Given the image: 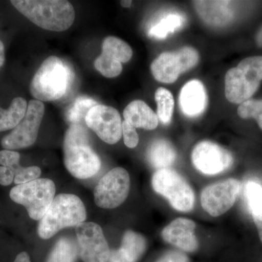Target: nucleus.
I'll return each instance as SVG.
<instances>
[{
	"label": "nucleus",
	"mask_w": 262,
	"mask_h": 262,
	"mask_svg": "<svg viewBox=\"0 0 262 262\" xmlns=\"http://www.w3.org/2000/svg\"><path fill=\"white\" fill-rule=\"evenodd\" d=\"M63 154L66 168L76 178H91L101 168V160L91 146L89 131L81 124H72L66 132Z\"/></svg>",
	"instance_id": "obj_1"
},
{
	"label": "nucleus",
	"mask_w": 262,
	"mask_h": 262,
	"mask_svg": "<svg viewBox=\"0 0 262 262\" xmlns=\"http://www.w3.org/2000/svg\"><path fill=\"white\" fill-rule=\"evenodd\" d=\"M11 4L40 28L63 32L74 23L75 9L65 0H13Z\"/></svg>",
	"instance_id": "obj_2"
},
{
	"label": "nucleus",
	"mask_w": 262,
	"mask_h": 262,
	"mask_svg": "<svg viewBox=\"0 0 262 262\" xmlns=\"http://www.w3.org/2000/svg\"><path fill=\"white\" fill-rule=\"evenodd\" d=\"M74 80L72 69L56 56L48 57L36 72L29 90L37 101H54L70 91Z\"/></svg>",
	"instance_id": "obj_3"
},
{
	"label": "nucleus",
	"mask_w": 262,
	"mask_h": 262,
	"mask_svg": "<svg viewBox=\"0 0 262 262\" xmlns=\"http://www.w3.org/2000/svg\"><path fill=\"white\" fill-rule=\"evenodd\" d=\"M86 219L83 203L74 194L56 196L41 219L38 234L42 239H49L66 227H77Z\"/></svg>",
	"instance_id": "obj_4"
},
{
	"label": "nucleus",
	"mask_w": 262,
	"mask_h": 262,
	"mask_svg": "<svg viewBox=\"0 0 262 262\" xmlns=\"http://www.w3.org/2000/svg\"><path fill=\"white\" fill-rule=\"evenodd\" d=\"M262 80V56L242 60L225 75V96L229 102L241 104L251 99Z\"/></svg>",
	"instance_id": "obj_5"
},
{
	"label": "nucleus",
	"mask_w": 262,
	"mask_h": 262,
	"mask_svg": "<svg viewBox=\"0 0 262 262\" xmlns=\"http://www.w3.org/2000/svg\"><path fill=\"white\" fill-rule=\"evenodd\" d=\"M56 186L48 179L19 184L10 190L12 201L25 207L30 218L41 220L54 199Z\"/></svg>",
	"instance_id": "obj_6"
},
{
	"label": "nucleus",
	"mask_w": 262,
	"mask_h": 262,
	"mask_svg": "<svg viewBox=\"0 0 262 262\" xmlns=\"http://www.w3.org/2000/svg\"><path fill=\"white\" fill-rule=\"evenodd\" d=\"M151 185L155 192L168 200L174 209L181 212L193 209V189L177 172L168 168L157 170L151 179Z\"/></svg>",
	"instance_id": "obj_7"
},
{
	"label": "nucleus",
	"mask_w": 262,
	"mask_h": 262,
	"mask_svg": "<svg viewBox=\"0 0 262 262\" xmlns=\"http://www.w3.org/2000/svg\"><path fill=\"white\" fill-rule=\"evenodd\" d=\"M44 113V103L37 100H31L23 120L2 139V146L5 149L15 150L33 145L37 140Z\"/></svg>",
	"instance_id": "obj_8"
},
{
	"label": "nucleus",
	"mask_w": 262,
	"mask_h": 262,
	"mask_svg": "<svg viewBox=\"0 0 262 262\" xmlns=\"http://www.w3.org/2000/svg\"><path fill=\"white\" fill-rule=\"evenodd\" d=\"M130 189V177L125 169L115 168L99 181L94 189L95 203L98 207L113 209L126 200Z\"/></svg>",
	"instance_id": "obj_9"
},
{
	"label": "nucleus",
	"mask_w": 262,
	"mask_h": 262,
	"mask_svg": "<svg viewBox=\"0 0 262 262\" xmlns=\"http://www.w3.org/2000/svg\"><path fill=\"white\" fill-rule=\"evenodd\" d=\"M241 186V182L234 179L208 186L201 193L202 207L212 216L223 215L233 206Z\"/></svg>",
	"instance_id": "obj_10"
},
{
	"label": "nucleus",
	"mask_w": 262,
	"mask_h": 262,
	"mask_svg": "<svg viewBox=\"0 0 262 262\" xmlns=\"http://www.w3.org/2000/svg\"><path fill=\"white\" fill-rule=\"evenodd\" d=\"M86 125L104 142L116 144L122 136V120L116 108L97 104L91 108L84 120Z\"/></svg>",
	"instance_id": "obj_11"
},
{
	"label": "nucleus",
	"mask_w": 262,
	"mask_h": 262,
	"mask_svg": "<svg viewBox=\"0 0 262 262\" xmlns=\"http://www.w3.org/2000/svg\"><path fill=\"white\" fill-rule=\"evenodd\" d=\"M80 254L84 262H108L110 250L97 224L83 222L76 227Z\"/></svg>",
	"instance_id": "obj_12"
},
{
	"label": "nucleus",
	"mask_w": 262,
	"mask_h": 262,
	"mask_svg": "<svg viewBox=\"0 0 262 262\" xmlns=\"http://www.w3.org/2000/svg\"><path fill=\"white\" fill-rule=\"evenodd\" d=\"M192 160L199 171L208 175L222 173L233 163V158L228 150L208 141H201L194 146Z\"/></svg>",
	"instance_id": "obj_13"
},
{
	"label": "nucleus",
	"mask_w": 262,
	"mask_h": 262,
	"mask_svg": "<svg viewBox=\"0 0 262 262\" xmlns=\"http://www.w3.org/2000/svg\"><path fill=\"white\" fill-rule=\"evenodd\" d=\"M196 225L193 221L185 218L173 220L162 232L165 242L178 248L184 253H194L198 251L199 244L194 230Z\"/></svg>",
	"instance_id": "obj_14"
},
{
	"label": "nucleus",
	"mask_w": 262,
	"mask_h": 262,
	"mask_svg": "<svg viewBox=\"0 0 262 262\" xmlns=\"http://www.w3.org/2000/svg\"><path fill=\"white\" fill-rule=\"evenodd\" d=\"M206 92L201 81L192 80L184 84L179 94V106L188 117L199 116L206 106Z\"/></svg>",
	"instance_id": "obj_15"
},
{
	"label": "nucleus",
	"mask_w": 262,
	"mask_h": 262,
	"mask_svg": "<svg viewBox=\"0 0 262 262\" xmlns=\"http://www.w3.org/2000/svg\"><path fill=\"white\" fill-rule=\"evenodd\" d=\"M150 70L155 80L163 83H173L184 73L177 51L161 53L151 63Z\"/></svg>",
	"instance_id": "obj_16"
},
{
	"label": "nucleus",
	"mask_w": 262,
	"mask_h": 262,
	"mask_svg": "<svg viewBox=\"0 0 262 262\" xmlns=\"http://www.w3.org/2000/svg\"><path fill=\"white\" fill-rule=\"evenodd\" d=\"M146 249V239L142 235L127 231L122 238L121 246L110 251L108 262H138Z\"/></svg>",
	"instance_id": "obj_17"
},
{
	"label": "nucleus",
	"mask_w": 262,
	"mask_h": 262,
	"mask_svg": "<svg viewBox=\"0 0 262 262\" xmlns=\"http://www.w3.org/2000/svg\"><path fill=\"white\" fill-rule=\"evenodd\" d=\"M227 1H194L193 5L203 21L212 26L225 25L233 18Z\"/></svg>",
	"instance_id": "obj_18"
},
{
	"label": "nucleus",
	"mask_w": 262,
	"mask_h": 262,
	"mask_svg": "<svg viewBox=\"0 0 262 262\" xmlns=\"http://www.w3.org/2000/svg\"><path fill=\"white\" fill-rule=\"evenodd\" d=\"M125 121L135 128L151 130L158 125L156 113L144 101L136 100L129 103L123 112Z\"/></svg>",
	"instance_id": "obj_19"
},
{
	"label": "nucleus",
	"mask_w": 262,
	"mask_h": 262,
	"mask_svg": "<svg viewBox=\"0 0 262 262\" xmlns=\"http://www.w3.org/2000/svg\"><path fill=\"white\" fill-rule=\"evenodd\" d=\"M20 154L13 150L0 151V165L9 168L14 175V183L17 185L36 180L40 177L39 167H22L20 165Z\"/></svg>",
	"instance_id": "obj_20"
},
{
	"label": "nucleus",
	"mask_w": 262,
	"mask_h": 262,
	"mask_svg": "<svg viewBox=\"0 0 262 262\" xmlns=\"http://www.w3.org/2000/svg\"><path fill=\"white\" fill-rule=\"evenodd\" d=\"M146 157L153 168L161 170L174 163L177 158V151L170 141L165 139H157L150 144Z\"/></svg>",
	"instance_id": "obj_21"
},
{
	"label": "nucleus",
	"mask_w": 262,
	"mask_h": 262,
	"mask_svg": "<svg viewBox=\"0 0 262 262\" xmlns=\"http://www.w3.org/2000/svg\"><path fill=\"white\" fill-rule=\"evenodd\" d=\"M27 106L24 98L17 97L13 100L8 110L0 107V132L15 128L25 116Z\"/></svg>",
	"instance_id": "obj_22"
},
{
	"label": "nucleus",
	"mask_w": 262,
	"mask_h": 262,
	"mask_svg": "<svg viewBox=\"0 0 262 262\" xmlns=\"http://www.w3.org/2000/svg\"><path fill=\"white\" fill-rule=\"evenodd\" d=\"M79 255L78 243L69 237H63L57 242L46 262H75Z\"/></svg>",
	"instance_id": "obj_23"
},
{
	"label": "nucleus",
	"mask_w": 262,
	"mask_h": 262,
	"mask_svg": "<svg viewBox=\"0 0 262 262\" xmlns=\"http://www.w3.org/2000/svg\"><path fill=\"white\" fill-rule=\"evenodd\" d=\"M102 53L121 63L130 61L133 56L130 46L125 41L115 37H107L103 39Z\"/></svg>",
	"instance_id": "obj_24"
},
{
	"label": "nucleus",
	"mask_w": 262,
	"mask_h": 262,
	"mask_svg": "<svg viewBox=\"0 0 262 262\" xmlns=\"http://www.w3.org/2000/svg\"><path fill=\"white\" fill-rule=\"evenodd\" d=\"M157 103V115L160 121L168 125L171 121L173 114L174 99L173 95L168 90L159 88L155 95Z\"/></svg>",
	"instance_id": "obj_25"
},
{
	"label": "nucleus",
	"mask_w": 262,
	"mask_h": 262,
	"mask_svg": "<svg viewBox=\"0 0 262 262\" xmlns=\"http://www.w3.org/2000/svg\"><path fill=\"white\" fill-rule=\"evenodd\" d=\"M98 104L93 98L88 96H79L66 113L67 121L72 124H80L85 120L86 115L91 108Z\"/></svg>",
	"instance_id": "obj_26"
},
{
	"label": "nucleus",
	"mask_w": 262,
	"mask_h": 262,
	"mask_svg": "<svg viewBox=\"0 0 262 262\" xmlns=\"http://www.w3.org/2000/svg\"><path fill=\"white\" fill-rule=\"evenodd\" d=\"M184 23V18L179 14H169L151 27L149 31L150 37L156 39H165L169 33H173L180 28Z\"/></svg>",
	"instance_id": "obj_27"
},
{
	"label": "nucleus",
	"mask_w": 262,
	"mask_h": 262,
	"mask_svg": "<svg viewBox=\"0 0 262 262\" xmlns=\"http://www.w3.org/2000/svg\"><path fill=\"white\" fill-rule=\"evenodd\" d=\"M95 68L104 77L114 78L120 75L122 71L120 62L116 61L111 57L101 53L94 62Z\"/></svg>",
	"instance_id": "obj_28"
},
{
	"label": "nucleus",
	"mask_w": 262,
	"mask_h": 262,
	"mask_svg": "<svg viewBox=\"0 0 262 262\" xmlns=\"http://www.w3.org/2000/svg\"><path fill=\"white\" fill-rule=\"evenodd\" d=\"M246 196L251 215L262 214V186L257 182H248L246 186Z\"/></svg>",
	"instance_id": "obj_29"
},
{
	"label": "nucleus",
	"mask_w": 262,
	"mask_h": 262,
	"mask_svg": "<svg viewBox=\"0 0 262 262\" xmlns=\"http://www.w3.org/2000/svg\"><path fill=\"white\" fill-rule=\"evenodd\" d=\"M237 114L241 118H253L262 130V100L249 99L239 104Z\"/></svg>",
	"instance_id": "obj_30"
},
{
	"label": "nucleus",
	"mask_w": 262,
	"mask_h": 262,
	"mask_svg": "<svg viewBox=\"0 0 262 262\" xmlns=\"http://www.w3.org/2000/svg\"><path fill=\"white\" fill-rule=\"evenodd\" d=\"M177 53L180 58L184 73L195 67L199 62V53L192 47L181 48L177 51Z\"/></svg>",
	"instance_id": "obj_31"
},
{
	"label": "nucleus",
	"mask_w": 262,
	"mask_h": 262,
	"mask_svg": "<svg viewBox=\"0 0 262 262\" xmlns=\"http://www.w3.org/2000/svg\"><path fill=\"white\" fill-rule=\"evenodd\" d=\"M122 132L123 135L124 143L130 149H134L139 144V137L136 128L124 120L122 122Z\"/></svg>",
	"instance_id": "obj_32"
},
{
	"label": "nucleus",
	"mask_w": 262,
	"mask_h": 262,
	"mask_svg": "<svg viewBox=\"0 0 262 262\" xmlns=\"http://www.w3.org/2000/svg\"><path fill=\"white\" fill-rule=\"evenodd\" d=\"M154 262H190L189 256L180 251H169Z\"/></svg>",
	"instance_id": "obj_33"
},
{
	"label": "nucleus",
	"mask_w": 262,
	"mask_h": 262,
	"mask_svg": "<svg viewBox=\"0 0 262 262\" xmlns=\"http://www.w3.org/2000/svg\"><path fill=\"white\" fill-rule=\"evenodd\" d=\"M14 182V175L11 173L10 169L4 166H0V184L8 186Z\"/></svg>",
	"instance_id": "obj_34"
},
{
	"label": "nucleus",
	"mask_w": 262,
	"mask_h": 262,
	"mask_svg": "<svg viewBox=\"0 0 262 262\" xmlns=\"http://www.w3.org/2000/svg\"><path fill=\"white\" fill-rule=\"evenodd\" d=\"M253 222L258 229V235L262 243V214L253 215Z\"/></svg>",
	"instance_id": "obj_35"
},
{
	"label": "nucleus",
	"mask_w": 262,
	"mask_h": 262,
	"mask_svg": "<svg viewBox=\"0 0 262 262\" xmlns=\"http://www.w3.org/2000/svg\"><path fill=\"white\" fill-rule=\"evenodd\" d=\"M14 262H32L30 260L28 253L21 252L19 253L15 258Z\"/></svg>",
	"instance_id": "obj_36"
},
{
	"label": "nucleus",
	"mask_w": 262,
	"mask_h": 262,
	"mask_svg": "<svg viewBox=\"0 0 262 262\" xmlns=\"http://www.w3.org/2000/svg\"><path fill=\"white\" fill-rule=\"evenodd\" d=\"M5 46L3 42L0 40V68L5 63Z\"/></svg>",
	"instance_id": "obj_37"
},
{
	"label": "nucleus",
	"mask_w": 262,
	"mask_h": 262,
	"mask_svg": "<svg viewBox=\"0 0 262 262\" xmlns=\"http://www.w3.org/2000/svg\"><path fill=\"white\" fill-rule=\"evenodd\" d=\"M256 42L258 47H262V27L256 34Z\"/></svg>",
	"instance_id": "obj_38"
},
{
	"label": "nucleus",
	"mask_w": 262,
	"mask_h": 262,
	"mask_svg": "<svg viewBox=\"0 0 262 262\" xmlns=\"http://www.w3.org/2000/svg\"><path fill=\"white\" fill-rule=\"evenodd\" d=\"M120 3H121V5L123 8H130L131 5H132V1H130V0H129V1L124 0V1H121Z\"/></svg>",
	"instance_id": "obj_39"
}]
</instances>
